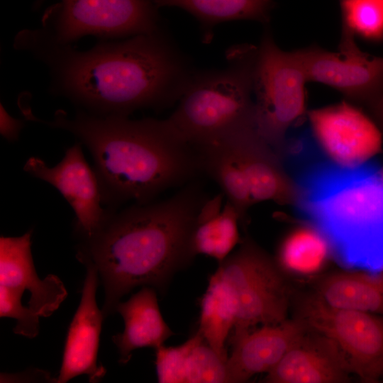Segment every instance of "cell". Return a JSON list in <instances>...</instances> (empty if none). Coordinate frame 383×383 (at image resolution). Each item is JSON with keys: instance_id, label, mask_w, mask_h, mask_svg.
Returning <instances> with one entry per match:
<instances>
[{"instance_id": "obj_18", "label": "cell", "mask_w": 383, "mask_h": 383, "mask_svg": "<svg viewBox=\"0 0 383 383\" xmlns=\"http://www.w3.org/2000/svg\"><path fill=\"white\" fill-rule=\"evenodd\" d=\"M115 311L121 315L125 324L124 331L111 338L122 365L128 362L134 350L156 349L174 335L163 319L156 292L150 287H143L125 302L119 301Z\"/></svg>"}, {"instance_id": "obj_21", "label": "cell", "mask_w": 383, "mask_h": 383, "mask_svg": "<svg viewBox=\"0 0 383 383\" xmlns=\"http://www.w3.org/2000/svg\"><path fill=\"white\" fill-rule=\"evenodd\" d=\"M200 309L198 331L208 345L227 362L226 342L236 321L237 305L230 287L216 272L209 280Z\"/></svg>"}, {"instance_id": "obj_16", "label": "cell", "mask_w": 383, "mask_h": 383, "mask_svg": "<svg viewBox=\"0 0 383 383\" xmlns=\"http://www.w3.org/2000/svg\"><path fill=\"white\" fill-rule=\"evenodd\" d=\"M351 374L336 344L307 326L264 382L270 383H341Z\"/></svg>"}, {"instance_id": "obj_15", "label": "cell", "mask_w": 383, "mask_h": 383, "mask_svg": "<svg viewBox=\"0 0 383 383\" xmlns=\"http://www.w3.org/2000/svg\"><path fill=\"white\" fill-rule=\"evenodd\" d=\"M83 264L87 274L79 305L67 333L57 383H65L81 374L87 375L90 382H98L106 374V369L97 364L101 324L105 318L96 301L99 274L92 264Z\"/></svg>"}, {"instance_id": "obj_14", "label": "cell", "mask_w": 383, "mask_h": 383, "mask_svg": "<svg viewBox=\"0 0 383 383\" xmlns=\"http://www.w3.org/2000/svg\"><path fill=\"white\" fill-rule=\"evenodd\" d=\"M23 169L59 191L73 209L77 228L85 238L92 236L108 218L109 213L102 206L99 180L84 157L81 143L67 148L54 167L38 157H30Z\"/></svg>"}, {"instance_id": "obj_20", "label": "cell", "mask_w": 383, "mask_h": 383, "mask_svg": "<svg viewBox=\"0 0 383 383\" xmlns=\"http://www.w3.org/2000/svg\"><path fill=\"white\" fill-rule=\"evenodd\" d=\"M317 294L334 307L383 316V271L329 274L319 282Z\"/></svg>"}, {"instance_id": "obj_9", "label": "cell", "mask_w": 383, "mask_h": 383, "mask_svg": "<svg viewBox=\"0 0 383 383\" xmlns=\"http://www.w3.org/2000/svg\"><path fill=\"white\" fill-rule=\"evenodd\" d=\"M157 9L152 0H58L45 11L41 28L62 45L87 35L126 38L161 30Z\"/></svg>"}, {"instance_id": "obj_5", "label": "cell", "mask_w": 383, "mask_h": 383, "mask_svg": "<svg viewBox=\"0 0 383 383\" xmlns=\"http://www.w3.org/2000/svg\"><path fill=\"white\" fill-rule=\"evenodd\" d=\"M257 48H231L228 65L192 72L174 111L161 120L177 143L197 147L231 131L255 126L252 100Z\"/></svg>"}, {"instance_id": "obj_23", "label": "cell", "mask_w": 383, "mask_h": 383, "mask_svg": "<svg viewBox=\"0 0 383 383\" xmlns=\"http://www.w3.org/2000/svg\"><path fill=\"white\" fill-rule=\"evenodd\" d=\"M330 254L325 238L309 224L292 231L282 240L275 261L283 272L306 274L318 270Z\"/></svg>"}, {"instance_id": "obj_12", "label": "cell", "mask_w": 383, "mask_h": 383, "mask_svg": "<svg viewBox=\"0 0 383 383\" xmlns=\"http://www.w3.org/2000/svg\"><path fill=\"white\" fill-rule=\"evenodd\" d=\"M355 35L341 32L339 51L303 48L309 81L329 86L348 99L369 106L383 94V57L363 52Z\"/></svg>"}, {"instance_id": "obj_13", "label": "cell", "mask_w": 383, "mask_h": 383, "mask_svg": "<svg viewBox=\"0 0 383 383\" xmlns=\"http://www.w3.org/2000/svg\"><path fill=\"white\" fill-rule=\"evenodd\" d=\"M313 138L331 161L354 167L366 163L382 149V131L374 120L342 102L307 113Z\"/></svg>"}, {"instance_id": "obj_2", "label": "cell", "mask_w": 383, "mask_h": 383, "mask_svg": "<svg viewBox=\"0 0 383 383\" xmlns=\"http://www.w3.org/2000/svg\"><path fill=\"white\" fill-rule=\"evenodd\" d=\"M205 200L199 188L191 184L167 199L109 214L86 238L77 257L97 269L105 292L104 317L136 287L164 291L174 274L192 260L190 237Z\"/></svg>"}, {"instance_id": "obj_8", "label": "cell", "mask_w": 383, "mask_h": 383, "mask_svg": "<svg viewBox=\"0 0 383 383\" xmlns=\"http://www.w3.org/2000/svg\"><path fill=\"white\" fill-rule=\"evenodd\" d=\"M216 272L226 282L237 305L233 335L258 324L287 319L292 291L276 261L248 239L219 263Z\"/></svg>"}, {"instance_id": "obj_7", "label": "cell", "mask_w": 383, "mask_h": 383, "mask_svg": "<svg viewBox=\"0 0 383 383\" xmlns=\"http://www.w3.org/2000/svg\"><path fill=\"white\" fill-rule=\"evenodd\" d=\"M308 81L302 49L282 50L267 30L254 69L255 123L259 134L280 156L289 131L299 126L307 113Z\"/></svg>"}, {"instance_id": "obj_19", "label": "cell", "mask_w": 383, "mask_h": 383, "mask_svg": "<svg viewBox=\"0 0 383 383\" xmlns=\"http://www.w3.org/2000/svg\"><path fill=\"white\" fill-rule=\"evenodd\" d=\"M222 192L206 199L196 216L190 237L189 248L193 257L205 255L220 263L240 241L238 223H241L235 208Z\"/></svg>"}, {"instance_id": "obj_22", "label": "cell", "mask_w": 383, "mask_h": 383, "mask_svg": "<svg viewBox=\"0 0 383 383\" xmlns=\"http://www.w3.org/2000/svg\"><path fill=\"white\" fill-rule=\"evenodd\" d=\"M157 7L176 6L195 16L201 23L206 41L216 24L233 20L270 21L273 0H152Z\"/></svg>"}, {"instance_id": "obj_26", "label": "cell", "mask_w": 383, "mask_h": 383, "mask_svg": "<svg viewBox=\"0 0 383 383\" xmlns=\"http://www.w3.org/2000/svg\"><path fill=\"white\" fill-rule=\"evenodd\" d=\"M194 343V336L178 346L155 349V367L157 380L160 383H185L187 357Z\"/></svg>"}, {"instance_id": "obj_3", "label": "cell", "mask_w": 383, "mask_h": 383, "mask_svg": "<svg viewBox=\"0 0 383 383\" xmlns=\"http://www.w3.org/2000/svg\"><path fill=\"white\" fill-rule=\"evenodd\" d=\"M26 118L74 135L90 152L99 180L104 204L152 201L179 184L199 168L192 148L174 140L161 120H131L122 116H97L79 111L70 116L57 110L51 121Z\"/></svg>"}, {"instance_id": "obj_28", "label": "cell", "mask_w": 383, "mask_h": 383, "mask_svg": "<svg viewBox=\"0 0 383 383\" xmlns=\"http://www.w3.org/2000/svg\"><path fill=\"white\" fill-rule=\"evenodd\" d=\"M374 121L383 133V94L370 105Z\"/></svg>"}, {"instance_id": "obj_27", "label": "cell", "mask_w": 383, "mask_h": 383, "mask_svg": "<svg viewBox=\"0 0 383 383\" xmlns=\"http://www.w3.org/2000/svg\"><path fill=\"white\" fill-rule=\"evenodd\" d=\"M23 122L11 116L2 104L0 106V133L8 141L17 140Z\"/></svg>"}, {"instance_id": "obj_4", "label": "cell", "mask_w": 383, "mask_h": 383, "mask_svg": "<svg viewBox=\"0 0 383 383\" xmlns=\"http://www.w3.org/2000/svg\"><path fill=\"white\" fill-rule=\"evenodd\" d=\"M294 204L347 270L383 271V165L313 162L294 179Z\"/></svg>"}, {"instance_id": "obj_10", "label": "cell", "mask_w": 383, "mask_h": 383, "mask_svg": "<svg viewBox=\"0 0 383 383\" xmlns=\"http://www.w3.org/2000/svg\"><path fill=\"white\" fill-rule=\"evenodd\" d=\"M32 231L0 238V316L16 320L13 332L30 338L39 332V317L54 313L67 296L54 274L38 276L31 253Z\"/></svg>"}, {"instance_id": "obj_17", "label": "cell", "mask_w": 383, "mask_h": 383, "mask_svg": "<svg viewBox=\"0 0 383 383\" xmlns=\"http://www.w3.org/2000/svg\"><path fill=\"white\" fill-rule=\"evenodd\" d=\"M306 329L296 317L232 335V352L226 362L228 382H245L255 374L268 373Z\"/></svg>"}, {"instance_id": "obj_6", "label": "cell", "mask_w": 383, "mask_h": 383, "mask_svg": "<svg viewBox=\"0 0 383 383\" xmlns=\"http://www.w3.org/2000/svg\"><path fill=\"white\" fill-rule=\"evenodd\" d=\"M201 165L240 213L262 201L295 203L294 179L255 126L231 131L204 145Z\"/></svg>"}, {"instance_id": "obj_24", "label": "cell", "mask_w": 383, "mask_h": 383, "mask_svg": "<svg viewBox=\"0 0 383 383\" xmlns=\"http://www.w3.org/2000/svg\"><path fill=\"white\" fill-rule=\"evenodd\" d=\"M342 29L370 40L383 38V0H340Z\"/></svg>"}, {"instance_id": "obj_25", "label": "cell", "mask_w": 383, "mask_h": 383, "mask_svg": "<svg viewBox=\"0 0 383 383\" xmlns=\"http://www.w3.org/2000/svg\"><path fill=\"white\" fill-rule=\"evenodd\" d=\"M185 365V383L228 382L226 361L205 341L199 331Z\"/></svg>"}, {"instance_id": "obj_11", "label": "cell", "mask_w": 383, "mask_h": 383, "mask_svg": "<svg viewBox=\"0 0 383 383\" xmlns=\"http://www.w3.org/2000/svg\"><path fill=\"white\" fill-rule=\"evenodd\" d=\"M296 318L332 340L360 380L383 377V316L334 307L316 294L298 299Z\"/></svg>"}, {"instance_id": "obj_1", "label": "cell", "mask_w": 383, "mask_h": 383, "mask_svg": "<svg viewBox=\"0 0 383 383\" xmlns=\"http://www.w3.org/2000/svg\"><path fill=\"white\" fill-rule=\"evenodd\" d=\"M47 67L50 93L80 111L128 116L177 101L193 72L163 31L97 40L88 50L55 42L40 28L25 29L13 40Z\"/></svg>"}]
</instances>
